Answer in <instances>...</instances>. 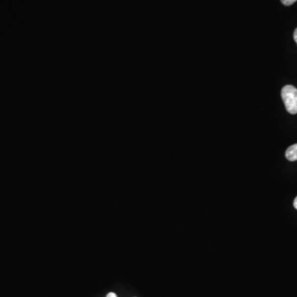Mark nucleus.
Returning a JSON list of instances; mask_svg holds the SVG:
<instances>
[{
  "instance_id": "6",
  "label": "nucleus",
  "mask_w": 297,
  "mask_h": 297,
  "mask_svg": "<svg viewBox=\"0 0 297 297\" xmlns=\"http://www.w3.org/2000/svg\"><path fill=\"white\" fill-rule=\"evenodd\" d=\"M294 208L297 210V197L295 198L294 200Z\"/></svg>"
},
{
  "instance_id": "2",
  "label": "nucleus",
  "mask_w": 297,
  "mask_h": 297,
  "mask_svg": "<svg viewBox=\"0 0 297 297\" xmlns=\"http://www.w3.org/2000/svg\"><path fill=\"white\" fill-rule=\"evenodd\" d=\"M286 158L289 161H297V144L292 145L290 146L289 148H287L286 151Z\"/></svg>"
},
{
  "instance_id": "3",
  "label": "nucleus",
  "mask_w": 297,
  "mask_h": 297,
  "mask_svg": "<svg viewBox=\"0 0 297 297\" xmlns=\"http://www.w3.org/2000/svg\"><path fill=\"white\" fill-rule=\"evenodd\" d=\"M282 3L284 4L285 6H291L293 3H296L297 0H281Z\"/></svg>"
},
{
  "instance_id": "4",
  "label": "nucleus",
  "mask_w": 297,
  "mask_h": 297,
  "mask_svg": "<svg viewBox=\"0 0 297 297\" xmlns=\"http://www.w3.org/2000/svg\"><path fill=\"white\" fill-rule=\"evenodd\" d=\"M107 297H117V295L115 293H113V292H110V293H108Z\"/></svg>"
},
{
  "instance_id": "1",
  "label": "nucleus",
  "mask_w": 297,
  "mask_h": 297,
  "mask_svg": "<svg viewBox=\"0 0 297 297\" xmlns=\"http://www.w3.org/2000/svg\"><path fill=\"white\" fill-rule=\"evenodd\" d=\"M282 98L285 107L291 114L297 113V89L292 85H286L282 88Z\"/></svg>"
},
{
  "instance_id": "5",
  "label": "nucleus",
  "mask_w": 297,
  "mask_h": 297,
  "mask_svg": "<svg viewBox=\"0 0 297 297\" xmlns=\"http://www.w3.org/2000/svg\"><path fill=\"white\" fill-rule=\"evenodd\" d=\"M294 40L297 44V29L294 31Z\"/></svg>"
}]
</instances>
